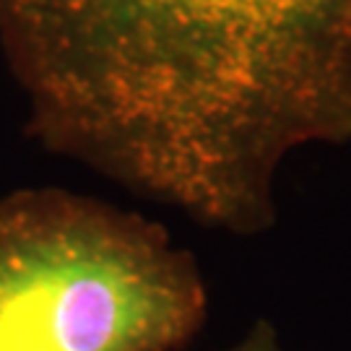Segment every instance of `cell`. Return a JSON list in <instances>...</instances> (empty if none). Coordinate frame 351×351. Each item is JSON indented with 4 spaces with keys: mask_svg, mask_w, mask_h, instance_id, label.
I'll use <instances>...</instances> for the list:
<instances>
[{
    "mask_svg": "<svg viewBox=\"0 0 351 351\" xmlns=\"http://www.w3.org/2000/svg\"><path fill=\"white\" fill-rule=\"evenodd\" d=\"M0 52L42 146L239 237L351 143V0H0Z\"/></svg>",
    "mask_w": 351,
    "mask_h": 351,
    "instance_id": "6da1fadb",
    "label": "cell"
},
{
    "mask_svg": "<svg viewBox=\"0 0 351 351\" xmlns=\"http://www.w3.org/2000/svg\"><path fill=\"white\" fill-rule=\"evenodd\" d=\"M206 317L162 224L60 188L0 198V351H182Z\"/></svg>",
    "mask_w": 351,
    "mask_h": 351,
    "instance_id": "7a4b0ae2",
    "label": "cell"
},
{
    "mask_svg": "<svg viewBox=\"0 0 351 351\" xmlns=\"http://www.w3.org/2000/svg\"><path fill=\"white\" fill-rule=\"evenodd\" d=\"M226 351H284V349L278 343L276 328L271 326L268 320H258L234 346H229Z\"/></svg>",
    "mask_w": 351,
    "mask_h": 351,
    "instance_id": "3957f363",
    "label": "cell"
}]
</instances>
